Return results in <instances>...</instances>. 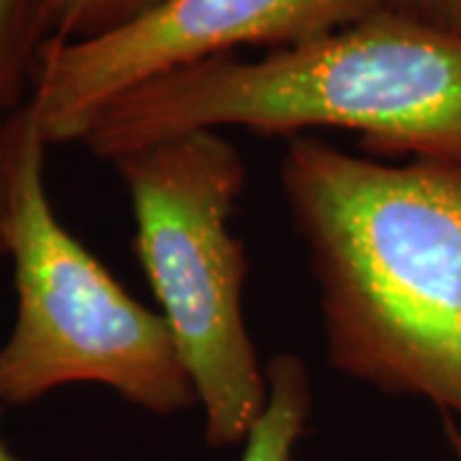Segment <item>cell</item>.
<instances>
[{"label": "cell", "mask_w": 461, "mask_h": 461, "mask_svg": "<svg viewBox=\"0 0 461 461\" xmlns=\"http://www.w3.org/2000/svg\"><path fill=\"white\" fill-rule=\"evenodd\" d=\"M384 8L461 36V0H384Z\"/></svg>", "instance_id": "cell-9"}, {"label": "cell", "mask_w": 461, "mask_h": 461, "mask_svg": "<svg viewBox=\"0 0 461 461\" xmlns=\"http://www.w3.org/2000/svg\"><path fill=\"white\" fill-rule=\"evenodd\" d=\"M47 39L41 0H0V123L29 100L33 65Z\"/></svg>", "instance_id": "cell-7"}, {"label": "cell", "mask_w": 461, "mask_h": 461, "mask_svg": "<svg viewBox=\"0 0 461 461\" xmlns=\"http://www.w3.org/2000/svg\"><path fill=\"white\" fill-rule=\"evenodd\" d=\"M280 180L330 366L461 415V165H384L300 133Z\"/></svg>", "instance_id": "cell-1"}, {"label": "cell", "mask_w": 461, "mask_h": 461, "mask_svg": "<svg viewBox=\"0 0 461 461\" xmlns=\"http://www.w3.org/2000/svg\"><path fill=\"white\" fill-rule=\"evenodd\" d=\"M444 430H446L448 444H451L454 456H456V461H461V429L454 423V418H451V415H444Z\"/></svg>", "instance_id": "cell-11"}, {"label": "cell", "mask_w": 461, "mask_h": 461, "mask_svg": "<svg viewBox=\"0 0 461 461\" xmlns=\"http://www.w3.org/2000/svg\"><path fill=\"white\" fill-rule=\"evenodd\" d=\"M5 123V121H3ZM3 123H0V259L5 254V239H3V211H5V182H3Z\"/></svg>", "instance_id": "cell-10"}, {"label": "cell", "mask_w": 461, "mask_h": 461, "mask_svg": "<svg viewBox=\"0 0 461 461\" xmlns=\"http://www.w3.org/2000/svg\"><path fill=\"white\" fill-rule=\"evenodd\" d=\"M264 372L267 405L249 433L241 461H293L311 415V377L295 354H277Z\"/></svg>", "instance_id": "cell-6"}, {"label": "cell", "mask_w": 461, "mask_h": 461, "mask_svg": "<svg viewBox=\"0 0 461 461\" xmlns=\"http://www.w3.org/2000/svg\"><path fill=\"white\" fill-rule=\"evenodd\" d=\"M382 8L384 0H162L93 39H47L26 103L47 147L83 144L95 118L136 87L239 47H295Z\"/></svg>", "instance_id": "cell-5"}, {"label": "cell", "mask_w": 461, "mask_h": 461, "mask_svg": "<svg viewBox=\"0 0 461 461\" xmlns=\"http://www.w3.org/2000/svg\"><path fill=\"white\" fill-rule=\"evenodd\" d=\"M47 149L23 103L3 123V239L18 303L0 346V405L93 382L154 415L195 408L198 393L165 315L133 300L54 215Z\"/></svg>", "instance_id": "cell-3"}, {"label": "cell", "mask_w": 461, "mask_h": 461, "mask_svg": "<svg viewBox=\"0 0 461 461\" xmlns=\"http://www.w3.org/2000/svg\"><path fill=\"white\" fill-rule=\"evenodd\" d=\"M111 165L131 198L133 251L205 411V441L241 444L267 405L241 300L249 254L229 223L244 159L221 133L190 131Z\"/></svg>", "instance_id": "cell-4"}, {"label": "cell", "mask_w": 461, "mask_h": 461, "mask_svg": "<svg viewBox=\"0 0 461 461\" xmlns=\"http://www.w3.org/2000/svg\"><path fill=\"white\" fill-rule=\"evenodd\" d=\"M50 39L83 41L141 16L162 0H41Z\"/></svg>", "instance_id": "cell-8"}, {"label": "cell", "mask_w": 461, "mask_h": 461, "mask_svg": "<svg viewBox=\"0 0 461 461\" xmlns=\"http://www.w3.org/2000/svg\"><path fill=\"white\" fill-rule=\"evenodd\" d=\"M3 408V405H0ZM0 461H18L11 451H8V446H5V441H3V436H0Z\"/></svg>", "instance_id": "cell-12"}, {"label": "cell", "mask_w": 461, "mask_h": 461, "mask_svg": "<svg viewBox=\"0 0 461 461\" xmlns=\"http://www.w3.org/2000/svg\"><path fill=\"white\" fill-rule=\"evenodd\" d=\"M221 126L287 139L341 129L375 157L461 165V36L382 8L254 62L226 54L136 87L83 144L113 162Z\"/></svg>", "instance_id": "cell-2"}]
</instances>
